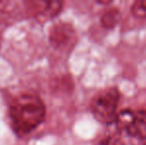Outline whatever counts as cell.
<instances>
[{"mask_svg": "<svg viewBox=\"0 0 146 145\" xmlns=\"http://www.w3.org/2000/svg\"><path fill=\"white\" fill-rule=\"evenodd\" d=\"M46 105L39 95L22 93L14 97L9 105V117L13 131L19 137H25L44 122Z\"/></svg>", "mask_w": 146, "mask_h": 145, "instance_id": "1", "label": "cell"}, {"mask_svg": "<svg viewBox=\"0 0 146 145\" xmlns=\"http://www.w3.org/2000/svg\"><path fill=\"white\" fill-rule=\"evenodd\" d=\"M120 93L116 87H108L98 93L90 101V111L94 117L104 125L115 123Z\"/></svg>", "mask_w": 146, "mask_h": 145, "instance_id": "2", "label": "cell"}, {"mask_svg": "<svg viewBox=\"0 0 146 145\" xmlns=\"http://www.w3.org/2000/svg\"><path fill=\"white\" fill-rule=\"evenodd\" d=\"M116 127L119 132L137 139L146 140V110L123 109L116 117Z\"/></svg>", "mask_w": 146, "mask_h": 145, "instance_id": "3", "label": "cell"}, {"mask_svg": "<svg viewBox=\"0 0 146 145\" xmlns=\"http://www.w3.org/2000/svg\"><path fill=\"white\" fill-rule=\"evenodd\" d=\"M49 41L56 50L69 51L77 41L75 28L68 22H58L49 31Z\"/></svg>", "mask_w": 146, "mask_h": 145, "instance_id": "4", "label": "cell"}, {"mask_svg": "<svg viewBox=\"0 0 146 145\" xmlns=\"http://www.w3.org/2000/svg\"><path fill=\"white\" fill-rule=\"evenodd\" d=\"M31 18L30 1H0V24H13L24 18Z\"/></svg>", "mask_w": 146, "mask_h": 145, "instance_id": "5", "label": "cell"}, {"mask_svg": "<svg viewBox=\"0 0 146 145\" xmlns=\"http://www.w3.org/2000/svg\"><path fill=\"white\" fill-rule=\"evenodd\" d=\"M120 16V11L117 8H110V9L106 10L100 17L102 26L106 29H112L118 24Z\"/></svg>", "mask_w": 146, "mask_h": 145, "instance_id": "6", "label": "cell"}, {"mask_svg": "<svg viewBox=\"0 0 146 145\" xmlns=\"http://www.w3.org/2000/svg\"><path fill=\"white\" fill-rule=\"evenodd\" d=\"M92 145H125L122 138L118 134H106L100 135L94 141Z\"/></svg>", "mask_w": 146, "mask_h": 145, "instance_id": "7", "label": "cell"}, {"mask_svg": "<svg viewBox=\"0 0 146 145\" xmlns=\"http://www.w3.org/2000/svg\"><path fill=\"white\" fill-rule=\"evenodd\" d=\"M131 13L136 18H146V0H137L131 6Z\"/></svg>", "mask_w": 146, "mask_h": 145, "instance_id": "8", "label": "cell"}, {"mask_svg": "<svg viewBox=\"0 0 146 145\" xmlns=\"http://www.w3.org/2000/svg\"><path fill=\"white\" fill-rule=\"evenodd\" d=\"M98 4H102V5H108V4H111L112 1L110 0V1H96Z\"/></svg>", "mask_w": 146, "mask_h": 145, "instance_id": "9", "label": "cell"}, {"mask_svg": "<svg viewBox=\"0 0 146 145\" xmlns=\"http://www.w3.org/2000/svg\"><path fill=\"white\" fill-rule=\"evenodd\" d=\"M143 145H146V140H145V143H144V144H143Z\"/></svg>", "mask_w": 146, "mask_h": 145, "instance_id": "10", "label": "cell"}]
</instances>
